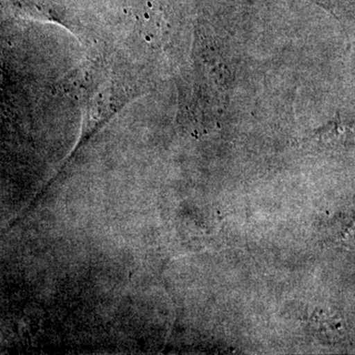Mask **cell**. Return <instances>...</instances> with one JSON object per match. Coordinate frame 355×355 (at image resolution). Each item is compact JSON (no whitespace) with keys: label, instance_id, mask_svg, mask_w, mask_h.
<instances>
[{"label":"cell","instance_id":"cell-1","mask_svg":"<svg viewBox=\"0 0 355 355\" xmlns=\"http://www.w3.org/2000/svg\"><path fill=\"white\" fill-rule=\"evenodd\" d=\"M316 322L318 333L321 335H326L329 338H336V336H342L340 331L343 330V324L340 320H336V316H329V315L321 313L318 314V317L314 320Z\"/></svg>","mask_w":355,"mask_h":355}]
</instances>
